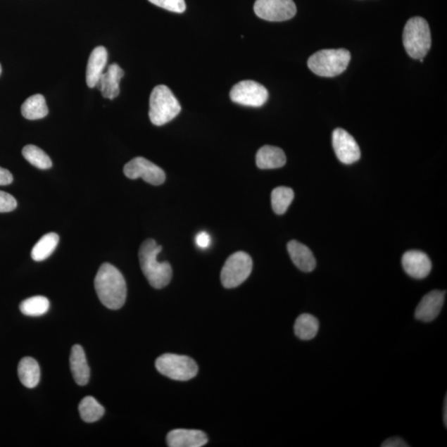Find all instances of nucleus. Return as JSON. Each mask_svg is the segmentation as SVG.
Returning a JSON list of instances; mask_svg holds the SVG:
<instances>
[{
    "label": "nucleus",
    "mask_w": 447,
    "mask_h": 447,
    "mask_svg": "<svg viewBox=\"0 0 447 447\" xmlns=\"http://www.w3.org/2000/svg\"><path fill=\"white\" fill-rule=\"evenodd\" d=\"M95 289L99 299L107 308L118 310L125 305L127 296L125 277L111 263H103L98 270Z\"/></svg>",
    "instance_id": "1"
},
{
    "label": "nucleus",
    "mask_w": 447,
    "mask_h": 447,
    "mask_svg": "<svg viewBox=\"0 0 447 447\" xmlns=\"http://www.w3.org/2000/svg\"><path fill=\"white\" fill-rule=\"evenodd\" d=\"M162 248L154 239H149L142 244L139 252L141 270L149 284L156 289L168 285L172 277L170 263L158 261V256Z\"/></svg>",
    "instance_id": "2"
},
{
    "label": "nucleus",
    "mask_w": 447,
    "mask_h": 447,
    "mask_svg": "<svg viewBox=\"0 0 447 447\" xmlns=\"http://www.w3.org/2000/svg\"><path fill=\"white\" fill-rule=\"evenodd\" d=\"M351 59L346 49H324L310 56L308 65L317 76L334 77L345 72Z\"/></svg>",
    "instance_id": "3"
},
{
    "label": "nucleus",
    "mask_w": 447,
    "mask_h": 447,
    "mask_svg": "<svg viewBox=\"0 0 447 447\" xmlns=\"http://www.w3.org/2000/svg\"><path fill=\"white\" fill-rule=\"evenodd\" d=\"M403 46L409 56L413 59H423L429 51L432 37L429 25L424 18H410L404 27Z\"/></svg>",
    "instance_id": "4"
},
{
    "label": "nucleus",
    "mask_w": 447,
    "mask_h": 447,
    "mask_svg": "<svg viewBox=\"0 0 447 447\" xmlns=\"http://www.w3.org/2000/svg\"><path fill=\"white\" fill-rule=\"evenodd\" d=\"M182 107L171 89L159 84L153 89L149 100V119L154 125H166L176 118Z\"/></svg>",
    "instance_id": "5"
},
{
    "label": "nucleus",
    "mask_w": 447,
    "mask_h": 447,
    "mask_svg": "<svg viewBox=\"0 0 447 447\" xmlns=\"http://www.w3.org/2000/svg\"><path fill=\"white\" fill-rule=\"evenodd\" d=\"M155 366L159 373L178 381L191 379L199 373L195 360L186 355L164 354L158 358Z\"/></svg>",
    "instance_id": "6"
},
{
    "label": "nucleus",
    "mask_w": 447,
    "mask_h": 447,
    "mask_svg": "<svg viewBox=\"0 0 447 447\" xmlns=\"http://www.w3.org/2000/svg\"><path fill=\"white\" fill-rule=\"evenodd\" d=\"M253 261L247 253L237 252L230 256L221 270L220 279L225 289L241 285L251 275Z\"/></svg>",
    "instance_id": "7"
},
{
    "label": "nucleus",
    "mask_w": 447,
    "mask_h": 447,
    "mask_svg": "<svg viewBox=\"0 0 447 447\" xmlns=\"http://www.w3.org/2000/svg\"><path fill=\"white\" fill-rule=\"evenodd\" d=\"M253 9L258 18L271 22L289 20L296 13L294 0H256Z\"/></svg>",
    "instance_id": "8"
},
{
    "label": "nucleus",
    "mask_w": 447,
    "mask_h": 447,
    "mask_svg": "<svg viewBox=\"0 0 447 447\" xmlns=\"http://www.w3.org/2000/svg\"><path fill=\"white\" fill-rule=\"evenodd\" d=\"M230 99L239 105L260 107L268 99L267 89L253 81H243L234 84L229 93Z\"/></svg>",
    "instance_id": "9"
},
{
    "label": "nucleus",
    "mask_w": 447,
    "mask_h": 447,
    "mask_svg": "<svg viewBox=\"0 0 447 447\" xmlns=\"http://www.w3.org/2000/svg\"><path fill=\"white\" fill-rule=\"evenodd\" d=\"M125 175L130 179L142 178L153 186L163 184L166 180V174L161 168L142 157L132 159L124 168Z\"/></svg>",
    "instance_id": "10"
},
{
    "label": "nucleus",
    "mask_w": 447,
    "mask_h": 447,
    "mask_svg": "<svg viewBox=\"0 0 447 447\" xmlns=\"http://www.w3.org/2000/svg\"><path fill=\"white\" fill-rule=\"evenodd\" d=\"M332 145L336 157L343 163L352 164L360 158L359 145L353 136L343 129H336L332 134Z\"/></svg>",
    "instance_id": "11"
},
{
    "label": "nucleus",
    "mask_w": 447,
    "mask_h": 447,
    "mask_svg": "<svg viewBox=\"0 0 447 447\" xmlns=\"http://www.w3.org/2000/svg\"><path fill=\"white\" fill-rule=\"evenodd\" d=\"M446 291L434 290L423 296L415 310V317L430 322L439 316L445 302Z\"/></svg>",
    "instance_id": "12"
},
{
    "label": "nucleus",
    "mask_w": 447,
    "mask_h": 447,
    "mask_svg": "<svg viewBox=\"0 0 447 447\" xmlns=\"http://www.w3.org/2000/svg\"><path fill=\"white\" fill-rule=\"evenodd\" d=\"M404 271L413 279H425L432 270V262L425 253L410 251L404 253L402 258Z\"/></svg>",
    "instance_id": "13"
},
{
    "label": "nucleus",
    "mask_w": 447,
    "mask_h": 447,
    "mask_svg": "<svg viewBox=\"0 0 447 447\" xmlns=\"http://www.w3.org/2000/svg\"><path fill=\"white\" fill-rule=\"evenodd\" d=\"M207 442L208 437L199 430L175 429L167 436V443L170 447H201Z\"/></svg>",
    "instance_id": "14"
},
{
    "label": "nucleus",
    "mask_w": 447,
    "mask_h": 447,
    "mask_svg": "<svg viewBox=\"0 0 447 447\" xmlns=\"http://www.w3.org/2000/svg\"><path fill=\"white\" fill-rule=\"evenodd\" d=\"M125 75L123 69L119 65L111 64L107 72L101 75L96 84L103 98L113 99L120 95V82Z\"/></svg>",
    "instance_id": "15"
},
{
    "label": "nucleus",
    "mask_w": 447,
    "mask_h": 447,
    "mask_svg": "<svg viewBox=\"0 0 447 447\" xmlns=\"http://www.w3.org/2000/svg\"><path fill=\"white\" fill-rule=\"evenodd\" d=\"M108 53L105 46H97L89 56L87 68V83L89 88L96 87L106 68Z\"/></svg>",
    "instance_id": "16"
},
{
    "label": "nucleus",
    "mask_w": 447,
    "mask_h": 447,
    "mask_svg": "<svg viewBox=\"0 0 447 447\" xmlns=\"http://www.w3.org/2000/svg\"><path fill=\"white\" fill-rule=\"evenodd\" d=\"M288 251L291 261L300 270L308 272L313 271L316 267V258L305 244L291 241L288 244Z\"/></svg>",
    "instance_id": "17"
},
{
    "label": "nucleus",
    "mask_w": 447,
    "mask_h": 447,
    "mask_svg": "<svg viewBox=\"0 0 447 447\" xmlns=\"http://www.w3.org/2000/svg\"><path fill=\"white\" fill-rule=\"evenodd\" d=\"M70 366L75 382L81 386L87 384L91 373H89L86 354L81 346L75 345L72 348Z\"/></svg>",
    "instance_id": "18"
},
{
    "label": "nucleus",
    "mask_w": 447,
    "mask_h": 447,
    "mask_svg": "<svg viewBox=\"0 0 447 447\" xmlns=\"http://www.w3.org/2000/svg\"><path fill=\"white\" fill-rule=\"evenodd\" d=\"M286 161L284 152L275 146H263L256 154V164L260 169L279 168L285 165Z\"/></svg>",
    "instance_id": "19"
},
{
    "label": "nucleus",
    "mask_w": 447,
    "mask_h": 447,
    "mask_svg": "<svg viewBox=\"0 0 447 447\" xmlns=\"http://www.w3.org/2000/svg\"><path fill=\"white\" fill-rule=\"evenodd\" d=\"M40 367L32 357H25L18 367V377L21 383L28 389L35 388L40 381Z\"/></svg>",
    "instance_id": "20"
},
{
    "label": "nucleus",
    "mask_w": 447,
    "mask_h": 447,
    "mask_svg": "<svg viewBox=\"0 0 447 447\" xmlns=\"http://www.w3.org/2000/svg\"><path fill=\"white\" fill-rule=\"evenodd\" d=\"M21 113L25 119L30 120H40L48 115L49 108L44 96L37 94L28 97L22 105Z\"/></svg>",
    "instance_id": "21"
},
{
    "label": "nucleus",
    "mask_w": 447,
    "mask_h": 447,
    "mask_svg": "<svg viewBox=\"0 0 447 447\" xmlns=\"http://www.w3.org/2000/svg\"><path fill=\"white\" fill-rule=\"evenodd\" d=\"M319 331L318 320L310 314H302L296 318L294 325L295 335L301 340H312Z\"/></svg>",
    "instance_id": "22"
},
{
    "label": "nucleus",
    "mask_w": 447,
    "mask_h": 447,
    "mask_svg": "<svg viewBox=\"0 0 447 447\" xmlns=\"http://www.w3.org/2000/svg\"><path fill=\"white\" fill-rule=\"evenodd\" d=\"M59 242L58 234L49 233L42 237L32 248V260L41 262L46 260L53 253Z\"/></svg>",
    "instance_id": "23"
},
{
    "label": "nucleus",
    "mask_w": 447,
    "mask_h": 447,
    "mask_svg": "<svg viewBox=\"0 0 447 447\" xmlns=\"http://www.w3.org/2000/svg\"><path fill=\"white\" fill-rule=\"evenodd\" d=\"M79 413L84 422L92 423L101 420L105 414V408L95 398L87 396L80 403Z\"/></svg>",
    "instance_id": "24"
},
{
    "label": "nucleus",
    "mask_w": 447,
    "mask_h": 447,
    "mask_svg": "<svg viewBox=\"0 0 447 447\" xmlns=\"http://www.w3.org/2000/svg\"><path fill=\"white\" fill-rule=\"evenodd\" d=\"M20 308L25 316L40 317L49 312L50 303L45 296H35L23 301Z\"/></svg>",
    "instance_id": "25"
},
{
    "label": "nucleus",
    "mask_w": 447,
    "mask_h": 447,
    "mask_svg": "<svg viewBox=\"0 0 447 447\" xmlns=\"http://www.w3.org/2000/svg\"><path fill=\"white\" fill-rule=\"evenodd\" d=\"M294 199V192L289 187H279L272 191V210L277 215L284 214Z\"/></svg>",
    "instance_id": "26"
},
{
    "label": "nucleus",
    "mask_w": 447,
    "mask_h": 447,
    "mask_svg": "<svg viewBox=\"0 0 447 447\" xmlns=\"http://www.w3.org/2000/svg\"><path fill=\"white\" fill-rule=\"evenodd\" d=\"M22 153L28 163L37 168L45 170V169H49L53 166V163H51L49 155L35 145L25 146L23 149Z\"/></svg>",
    "instance_id": "27"
},
{
    "label": "nucleus",
    "mask_w": 447,
    "mask_h": 447,
    "mask_svg": "<svg viewBox=\"0 0 447 447\" xmlns=\"http://www.w3.org/2000/svg\"><path fill=\"white\" fill-rule=\"evenodd\" d=\"M154 6L167 9L168 11L182 13L186 11L185 0H149Z\"/></svg>",
    "instance_id": "28"
},
{
    "label": "nucleus",
    "mask_w": 447,
    "mask_h": 447,
    "mask_svg": "<svg viewBox=\"0 0 447 447\" xmlns=\"http://www.w3.org/2000/svg\"><path fill=\"white\" fill-rule=\"evenodd\" d=\"M17 201L7 192L0 191V213H11L17 207Z\"/></svg>",
    "instance_id": "29"
},
{
    "label": "nucleus",
    "mask_w": 447,
    "mask_h": 447,
    "mask_svg": "<svg viewBox=\"0 0 447 447\" xmlns=\"http://www.w3.org/2000/svg\"><path fill=\"white\" fill-rule=\"evenodd\" d=\"M196 246L201 248H206L210 246L211 238L210 234L206 232L197 234L196 237Z\"/></svg>",
    "instance_id": "30"
},
{
    "label": "nucleus",
    "mask_w": 447,
    "mask_h": 447,
    "mask_svg": "<svg viewBox=\"0 0 447 447\" xmlns=\"http://www.w3.org/2000/svg\"><path fill=\"white\" fill-rule=\"evenodd\" d=\"M382 447H407L409 446L404 440L400 439V437H391L386 440L382 445Z\"/></svg>",
    "instance_id": "31"
},
{
    "label": "nucleus",
    "mask_w": 447,
    "mask_h": 447,
    "mask_svg": "<svg viewBox=\"0 0 447 447\" xmlns=\"http://www.w3.org/2000/svg\"><path fill=\"white\" fill-rule=\"evenodd\" d=\"M13 180L12 173L7 169L0 167V186L11 184Z\"/></svg>",
    "instance_id": "32"
},
{
    "label": "nucleus",
    "mask_w": 447,
    "mask_h": 447,
    "mask_svg": "<svg viewBox=\"0 0 447 447\" xmlns=\"http://www.w3.org/2000/svg\"><path fill=\"white\" fill-rule=\"evenodd\" d=\"M444 404H445V405H444L443 421H444L445 427H446V423H447V414H446V413H447L446 412L447 411V398H446H446H445V403Z\"/></svg>",
    "instance_id": "33"
},
{
    "label": "nucleus",
    "mask_w": 447,
    "mask_h": 447,
    "mask_svg": "<svg viewBox=\"0 0 447 447\" xmlns=\"http://www.w3.org/2000/svg\"><path fill=\"white\" fill-rule=\"evenodd\" d=\"M1 73H2V67H1V65H0V75H1Z\"/></svg>",
    "instance_id": "34"
}]
</instances>
